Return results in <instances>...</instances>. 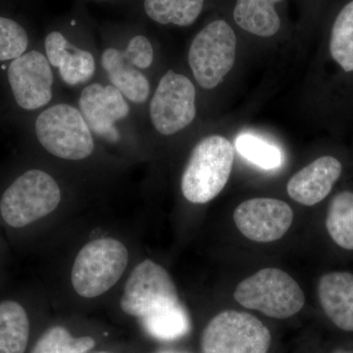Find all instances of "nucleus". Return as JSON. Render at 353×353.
Returning a JSON list of instances; mask_svg holds the SVG:
<instances>
[{
  "label": "nucleus",
  "instance_id": "f257e3e1",
  "mask_svg": "<svg viewBox=\"0 0 353 353\" xmlns=\"http://www.w3.org/2000/svg\"><path fill=\"white\" fill-rule=\"evenodd\" d=\"M130 264V252L115 236H97L79 250L70 272L71 287L81 299H99L120 282Z\"/></svg>",
  "mask_w": 353,
  "mask_h": 353
},
{
  "label": "nucleus",
  "instance_id": "f03ea898",
  "mask_svg": "<svg viewBox=\"0 0 353 353\" xmlns=\"http://www.w3.org/2000/svg\"><path fill=\"white\" fill-rule=\"evenodd\" d=\"M234 150L229 139L219 134L201 139L192 150L181 181L183 196L194 204L214 199L229 181Z\"/></svg>",
  "mask_w": 353,
  "mask_h": 353
},
{
  "label": "nucleus",
  "instance_id": "7ed1b4c3",
  "mask_svg": "<svg viewBox=\"0 0 353 353\" xmlns=\"http://www.w3.org/2000/svg\"><path fill=\"white\" fill-rule=\"evenodd\" d=\"M182 305L170 274L152 259L139 262L125 282L120 307L125 314L141 322Z\"/></svg>",
  "mask_w": 353,
  "mask_h": 353
},
{
  "label": "nucleus",
  "instance_id": "20e7f679",
  "mask_svg": "<svg viewBox=\"0 0 353 353\" xmlns=\"http://www.w3.org/2000/svg\"><path fill=\"white\" fill-rule=\"evenodd\" d=\"M62 201V192L48 172H25L4 192L0 215L8 226L24 228L52 214Z\"/></svg>",
  "mask_w": 353,
  "mask_h": 353
},
{
  "label": "nucleus",
  "instance_id": "39448f33",
  "mask_svg": "<svg viewBox=\"0 0 353 353\" xmlns=\"http://www.w3.org/2000/svg\"><path fill=\"white\" fill-rule=\"evenodd\" d=\"M234 299L243 307L260 311L268 317L287 319L305 304L303 290L289 274L278 268H265L236 287Z\"/></svg>",
  "mask_w": 353,
  "mask_h": 353
},
{
  "label": "nucleus",
  "instance_id": "423d86ee",
  "mask_svg": "<svg viewBox=\"0 0 353 353\" xmlns=\"http://www.w3.org/2000/svg\"><path fill=\"white\" fill-rule=\"evenodd\" d=\"M36 134L44 150L60 159L81 161L94 152L90 127L81 111L69 104H57L39 114Z\"/></svg>",
  "mask_w": 353,
  "mask_h": 353
},
{
  "label": "nucleus",
  "instance_id": "0eeeda50",
  "mask_svg": "<svg viewBox=\"0 0 353 353\" xmlns=\"http://www.w3.org/2000/svg\"><path fill=\"white\" fill-rule=\"evenodd\" d=\"M270 331L250 313L226 310L202 332L201 353H268Z\"/></svg>",
  "mask_w": 353,
  "mask_h": 353
},
{
  "label": "nucleus",
  "instance_id": "6e6552de",
  "mask_svg": "<svg viewBox=\"0 0 353 353\" xmlns=\"http://www.w3.org/2000/svg\"><path fill=\"white\" fill-rule=\"evenodd\" d=\"M236 50V34L225 21H214L202 29L189 50L190 67L197 83L205 90L219 85L233 68Z\"/></svg>",
  "mask_w": 353,
  "mask_h": 353
},
{
  "label": "nucleus",
  "instance_id": "1a4fd4ad",
  "mask_svg": "<svg viewBox=\"0 0 353 353\" xmlns=\"http://www.w3.org/2000/svg\"><path fill=\"white\" fill-rule=\"evenodd\" d=\"M196 94L189 78L169 70L150 101V119L155 130L171 136L192 124L196 115Z\"/></svg>",
  "mask_w": 353,
  "mask_h": 353
},
{
  "label": "nucleus",
  "instance_id": "9d476101",
  "mask_svg": "<svg viewBox=\"0 0 353 353\" xmlns=\"http://www.w3.org/2000/svg\"><path fill=\"white\" fill-rule=\"evenodd\" d=\"M234 219L245 238L256 243H271L289 231L294 212L287 202L259 197L241 203L234 210Z\"/></svg>",
  "mask_w": 353,
  "mask_h": 353
},
{
  "label": "nucleus",
  "instance_id": "9b49d317",
  "mask_svg": "<svg viewBox=\"0 0 353 353\" xmlns=\"http://www.w3.org/2000/svg\"><path fill=\"white\" fill-rule=\"evenodd\" d=\"M7 75L21 108L36 110L52 99V70L43 53L32 50L16 58L9 65Z\"/></svg>",
  "mask_w": 353,
  "mask_h": 353
},
{
  "label": "nucleus",
  "instance_id": "f8f14e48",
  "mask_svg": "<svg viewBox=\"0 0 353 353\" xmlns=\"http://www.w3.org/2000/svg\"><path fill=\"white\" fill-rule=\"evenodd\" d=\"M79 105L90 131L109 143L119 141V131L115 125L127 117L130 108L117 88L112 85L103 87L101 83H92L83 88Z\"/></svg>",
  "mask_w": 353,
  "mask_h": 353
},
{
  "label": "nucleus",
  "instance_id": "ddd939ff",
  "mask_svg": "<svg viewBox=\"0 0 353 353\" xmlns=\"http://www.w3.org/2000/svg\"><path fill=\"white\" fill-rule=\"evenodd\" d=\"M343 171L345 166L340 158L322 155L290 179L288 194L303 205L314 206L321 203L340 182Z\"/></svg>",
  "mask_w": 353,
  "mask_h": 353
},
{
  "label": "nucleus",
  "instance_id": "4468645a",
  "mask_svg": "<svg viewBox=\"0 0 353 353\" xmlns=\"http://www.w3.org/2000/svg\"><path fill=\"white\" fill-rule=\"evenodd\" d=\"M318 299L334 327L353 333V273L332 271L323 275L318 283Z\"/></svg>",
  "mask_w": 353,
  "mask_h": 353
},
{
  "label": "nucleus",
  "instance_id": "2eb2a0df",
  "mask_svg": "<svg viewBox=\"0 0 353 353\" xmlns=\"http://www.w3.org/2000/svg\"><path fill=\"white\" fill-rule=\"evenodd\" d=\"M101 64L112 85L134 103H143L150 94V82L125 57L122 50L103 51Z\"/></svg>",
  "mask_w": 353,
  "mask_h": 353
},
{
  "label": "nucleus",
  "instance_id": "dca6fc26",
  "mask_svg": "<svg viewBox=\"0 0 353 353\" xmlns=\"http://www.w3.org/2000/svg\"><path fill=\"white\" fill-rule=\"evenodd\" d=\"M31 322L24 306L17 301L0 303V353H26Z\"/></svg>",
  "mask_w": 353,
  "mask_h": 353
},
{
  "label": "nucleus",
  "instance_id": "f3484780",
  "mask_svg": "<svg viewBox=\"0 0 353 353\" xmlns=\"http://www.w3.org/2000/svg\"><path fill=\"white\" fill-rule=\"evenodd\" d=\"M280 1L282 0H236L234 19L241 29L255 36H274L281 27L275 10V4Z\"/></svg>",
  "mask_w": 353,
  "mask_h": 353
},
{
  "label": "nucleus",
  "instance_id": "a211bd4d",
  "mask_svg": "<svg viewBox=\"0 0 353 353\" xmlns=\"http://www.w3.org/2000/svg\"><path fill=\"white\" fill-rule=\"evenodd\" d=\"M325 228L334 245L345 252H353V190H340L332 196Z\"/></svg>",
  "mask_w": 353,
  "mask_h": 353
},
{
  "label": "nucleus",
  "instance_id": "6ab92c4d",
  "mask_svg": "<svg viewBox=\"0 0 353 353\" xmlns=\"http://www.w3.org/2000/svg\"><path fill=\"white\" fill-rule=\"evenodd\" d=\"M330 59L345 75H353V0L336 15L328 43Z\"/></svg>",
  "mask_w": 353,
  "mask_h": 353
},
{
  "label": "nucleus",
  "instance_id": "aec40b11",
  "mask_svg": "<svg viewBox=\"0 0 353 353\" xmlns=\"http://www.w3.org/2000/svg\"><path fill=\"white\" fill-rule=\"evenodd\" d=\"M204 0H145L148 17L159 24L188 27L196 22Z\"/></svg>",
  "mask_w": 353,
  "mask_h": 353
},
{
  "label": "nucleus",
  "instance_id": "412c9836",
  "mask_svg": "<svg viewBox=\"0 0 353 353\" xmlns=\"http://www.w3.org/2000/svg\"><path fill=\"white\" fill-rule=\"evenodd\" d=\"M94 347L92 336H72L65 327L57 325L39 336L30 353H88Z\"/></svg>",
  "mask_w": 353,
  "mask_h": 353
},
{
  "label": "nucleus",
  "instance_id": "4be33fe9",
  "mask_svg": "<svg viewBox=\"0 0 353 353\" xmlns=\"http://www.w3.org/2000/svg\"><path fill=\"white\" fill-rule=\"evenodd\" d=\"M153 338L160 341H176L189 333L190 317L183 304L164 314L141 322Z\"/></svg>",
  "mask_w": 353,
  "mask_h": 353
},
{
  "label": "nucleus",
  "instance_id": "5701e85b",
  "mask_svg": "<svg viewBox=\"0 0 353 353\" xmlns=\"http://www.w3.org/2000/svg\"><path fill=\"white\" fill-rule=\"evenodd\" d=\"M59 75L69 85L87 83L95 73V61L92 53L70 44L60 59Z\"/></svg>",
  "mask_w": 353,
  "mask_h": 353
},
{
  "label": "nucleus",
  "instance_id": "b1692460",
  "mask_svg": "<svg viewBox=\"0 0 353 353\" xmlns=\"http://www.w3.org/2000/svg\"><path fill=\"white\" fill-rule=\"evenodd\" d=\"M236 148L248 161L266 170L278 168L283 162L282 153L277 148L252 134L239 136Z\"/></svg>",
  "mask_w": 353,
  "mask_h": 353
},
{
  "label": "nucleus",
  "instance_id": "393cba45",
  "mask_svg": "<svg viewBox=\"0 0 353 353\" xmlns=\"http://www.w3.org/2000/svg\"><path fill=\"white\" fill-rule=\"evenodd\" d=\"M29 46L27 32L15 21L0 17V62L24 54Z\"/></svg>",
  "mask_w": 353,
  "mask_h": 353
},
{
  "label": "nucleus",
  "instance_id": "a878e982",
  "mask_svg": "<svg viewBox=\"0 0 353 353\" xmlns=\"http://www.w3.org/2000/svg\"><path fill=\"white\" fill-rule=\"evenodd\" d=\"M123 52L127 59L139 69L150 68L154 57L152 43L143 36L134 37Z\"/></svg>",
  "mask_w": 353,
  "mask_h": 353
},
{
  "label": "nucleus",
  "instance_id": "bb28decb",
  "mask_svg": "<svg viewBox=\"0 0 353 353\" xmlns=\"http://www.w3.org/2000/svg\"><path fill=\"white\" fill-rule=\"evenodd\" d=\"M70 44L71 43L59 32H50L46 37L44 46H46V58H48L50 65L58 68L60 59H61L62 55L64 54L67 48H69Z\"/></svg>",
  "mask_w": 353,
  "mask_h": 353
},
{
  "label": "nucleus",
  "instance_id": "cd10ccee",
  "mask_svg": "<svg viewBox=\"0 0 353 353\" xmlns=\"http://www.w3.org/2000/svg\"><path fill=\"white\" fill-rule=\"evenodd\" d=\"M333 353H353V350H343V348H339V350H334Z\"/></svg>",
  "mask_w": 353,
  "mask_h": 353
},
{
  "label": "nucleus",
  "instance_id": "c85d7f7f",
  "mask_svg": "<svg viewBox=\"0 0 353 353\" xmlns=\"http://www.w3.org/2000/svg\"><path fill=\"white\" fill-rule=\"evenodd\" d=\"M97 353H110V352H97Z\"/></svg>",
  "mask_w": 353,
  "mask_h": 353
}]
</instances>
